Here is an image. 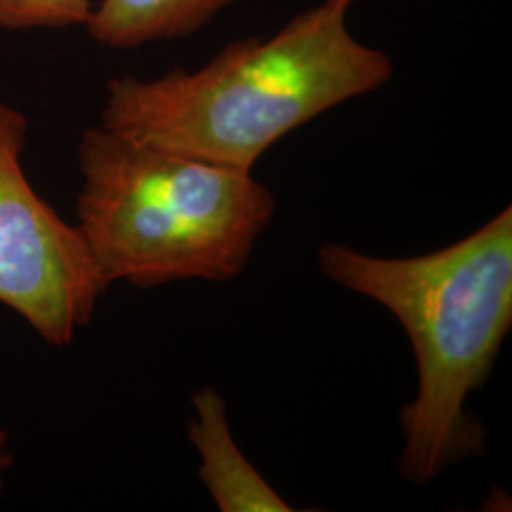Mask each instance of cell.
Listing matches in <instances>:
<instances>
[{
  "label": "cell",
  "mask_w": 512,
  "mask_h": 512,
  "mask_svg": "<svg viewBox=\"0 0 512 512\" xmlns=\"http://www.w3.org/2000/svg\"><path fill=\"white\" fill-rule=\"evenodd\" d=\"M391 59L349 35L346 12L310 8L274 37L224 48L196 73L110 80L101 126L251 173L293 129L391 78Z\"/></svg>",
  "instance_id": "cell-1"
},
{
  "label": "cell",
  "mask_w": 512,
  "mask_h": 512,
  "mask_svg": "<svg viewBox=\"0 0 512 512\" xmlns=\"http://www.w3.org/2000/svg\"><path fill=\"white\" fill-rule=\"evenodd\" d=\"M317 260L330 281L391 311L414 349L418 391L401 410L399 475L421 486L484 454L486 433L465 403L512 327L511 205L429 255L382 258L327 243Z\"/></svg>",
  "instance_id": "cell-2"
},
{
  "label": "cell",
  "mask_w": 512,
  "mask_h": 512,
  "mask_svg": "<svg viewBox=\"0 0 512 512\" xmlns=\"http://www.w3.org/2000/svg\"><path fill=\"white\" fill-rule=\"evenodd\" d=\"M353 2H357V0H325V4H327V6L338 8V10H344V12H348V8L353 4Z\"/></svg>",
  "instance_id": "cell-9"
},
{
  "label": "cell",
  "mask_w": 512,
  "mask_h": 512,
  "mask_svg": "<svg viewBox=\"0 0 512 512\" xmlns=\"http://www.w3.org/2000/svg\"><path fill=\"white\" fill-rule=\"evenodd\" d=\"M14 467V452L10 446V439L6 431H0V494L6 484V475Z\"/></svg>",
  "instance_id": "cell-8"
},
{
  "label": "cell",
  "mask_w": 512,
  "mask_h": 512,
  "mask_svg": "<svg viewBox=\"0 0 512 512\" xmlns=\"http://www.w3.org/2000/svg\"><path fill=\"white\" fill-rule=\"evenodd\" d=\"M194 420L188 437L200 454V478L222 512H291L293 507L275 492L239 452L232 439L226 404L219 391L205 387L192 397Z\"/></svg>",
  "instance_id": "cell-5"
},
{
  "label": "cell",
  "mask_w": 512,
  "mask_h": 512,
  "mask_svg": "<svg viewBox=\"0 0 512 512\" xmlns=\"http://www.w3.org/2000/svg\"><path fill=\"white\" fill-rule=\"evenodd\" d=\"M236 0H99L86 27L107 48L192 35Z\"/></svg>",
  "instance_id": "cell-6"
},
{
  "label": "cell",
  "mask_w": 512,
  "mask_h": 512,
  "mask_svg": "<svg viewBox=\"0 0 512 512\" xmlns=\"http://www.w3.org/2000/svg\"><path fill=\"white\" fill-rule=\"evenodd\" d=\"M92 0H0V29H59L86 25Z\"/></svg>",
  "instance_id": "cell-7"
},
{
  "label": "cell",
  "mask_w": 512,
  "mask_h": 512,
  "mask_svg": "<svg viewBox=\"0 0 512 512\" xmlns=\"http://www.w3.org/2000/svg\"><path fill=\"white\" fill-rule=\"evenodd\" d=\"M78 167L76 224L109 287L230 281L275 213L274 194L251 173L103 126L82 135Z\"/></svg>",
  "instance_id": "cell-3"
},
{
  "label": "cell",
  "mask_w": 512,
  "mask_h": 512,
  "mask_svg": "<svg viewBox=\"0 0 512 512\" xmlns=\"http://www.w3.org/2000/svg\"><path fill=\"white\" fill-rule=\"evenodd\" d=\"M29 122L0 101V304L55 348L71 344L109 289L78 224L29 183L21 156Z\"/></svg>",
  "instance_id": "cell-4"
}]
</instances>
